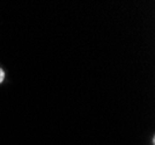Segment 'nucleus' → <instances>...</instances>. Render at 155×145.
Wrapping results in <instances>:
<instances>
[{"label": "nucleus", "instance_id": "obj_1", "mask_svg": "<svg viewBox=\"0 0 155 145\" xmlns=\"http://www.w3.org/2000/svg\"><path fill=\"white\" fill-rule=\"evenodd\" d=\"M4 78H5V72H4L2 69H0V83L4 81Z\"/></svg>", "mask_w": 155, "mask_h": 145}]
</instances>
